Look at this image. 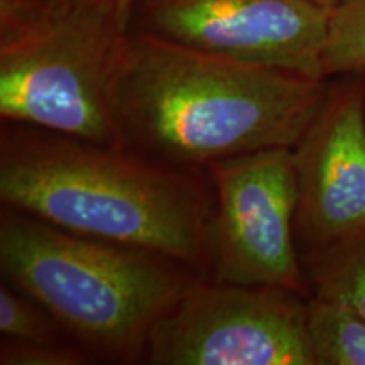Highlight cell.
<instances>
[{
    "mask_svg": "<svg viewBox=\"0 0 365 365\" xmlns=\"http://www.w3.org/2000/svg\"><path fill=\"white\" fill-rule=\"evenodd\" d=\"M309 2H313V4H317V6H322V7H325V9H335L336 6H340L341 2H345V0H309Z\"/></svg>",
    "mask_w": 365,
    "mask_h": 365,
    "instance_id": "obj_15",
    "label": "cell"
},
{
    "mask_svg": "<svg viewBox=\"0 0 365 365\" xmlns=\"http://www.w3.org/2000/svg\"><path fill=\"white\" fill-rule=\"evenodd\" d=\"M330 14L309 0H130L127 33L327 80Z\"/></svg>",
    "mask_w": 365,
    "mask_h": 365,
    "instance_id": "obj_7",
    "label": "cell"
},
{
    "mask_svg": "<svg viewBox=\"0 0 365 365\" xmlns=\"http://www.w3.org/2000/svg\"><path fill=\"white\" fill-rule=\"evenodd\" d=\"M301 257L365 237V86L328 78L322 107L293 148Z\"/></svg>",
    "mask_w": 365,
    "mask_h": 365,
    "instance_id": "obj_8",
    "label": "cell"
},
{
    "mask_svg": "<svg viewBox=\"0 0 365 365\" xmlns=\"http://www.w3.org/2000/svg\"><path fill=\"white\" fill-rule=\"evenodd\" d=\"M0 269L91 357L144 360L156 323L198 279L190 267L4 207Z\"/></svg>",
    "mask_w": 365,
    "mask_h": 365,
    "instance_id": "obj_3",
    "label": "cell"
},
{
    "mask_svg": "<svg viewBox=\"0 0 365 365\" xmlns=\"http://www.w3.org/2000/svg\"><path fill=\"white\" fill-rule=\"evenodd\" d=\"M327 80L127 34L110 90L124 149L195 170L294 148L325 98Z\"/></svg>",
    "mask_w": 365,
    "mask_h": 365,
    "instance_id": "obj_1",
    "label": "cell"
},
{
    "mask_svg": "<svg viewBox=\"0 0 365 365\" xmlns=\"http://www.w3.org/2000/svg\"><path fill=\"white\" fill-rule=\"evenodd\" d=\"M4 207L210 272L213 193L188 170L38 127L4 124Z\"/></svg>",
    "mask_w": 365,
    "mask_h": 365,
    "instance_id": "obj_2",
    "label": "cell"
},
{
    "mask_svg": "<svg viewBox=\"0 0 365 365\" xmlns=\"http://www.w3.org/2000/svg\"><path fill=\"white\" fill-rule=\"evenodd\" d=\"M308 336L314 365H365V319L335 296H308Z\"/></svg>",
    "mask_w": 365,
    "mask_h": 365,
    "instance_id": "obj_9",
    "label": "cell"
},
{
    "mask_svg": "<svg viewBox=\"0 0 365 365\" xmlns=\"http://www.w3.org/2000/svg\"><path fill=\"white\" fill-rule=\"evenodd\" d=\"M301 259L312 293L335 296L365 319V237Z\"/></svg>",
    "mask_w": 365,
    "mask_h": 365,
    "instance_id": "obj_10",
    "label": "cell"
},
{
    "mask_svg": "<svg viewBox=\"0 0 365 365\" xmlns=\"http://www.w3.org/2000/svg\"><path fill=\"white\" fill-rule=\"evenodd\" d=\"M208 232L213 279L312 294L296 239L293 148H272L212 163Z\"/></svg>",
    "mask_w": 365,
    "mask_h": 365,
    "instance_id": "obj_6",
    "label": "cell"
},
{
    "mask_svg": "<svg viewBox=\"0 0 365 365\" xmlns=\"http://www.w3.org/2000/svg\"><path fill=\"white\" fill-rule=\"evenodd\" d=\"M91 355L78 344L54 340H7L0 344L2 365H83Z\"/></svg>",
    "mask_w": 365,
    "mask_h": 365,
    "instance_id": "obj_13",
    "label": "cell"
},
{
    "mask_svg": "<svg viewBox=\"0 0 365 365\" xmlns=\"http://www.w3.org/2000/svg\"><path fill=\"white\" fill-rule=\"evenodd\" d=\"M4 282L0 286V333L7 340H54L59 327L54 318L26 293Z\"/></svg>",
    "mask_w": 365,
    "mask_h": 365,
    "instance_id": "obj_12",
    "label": "cell"
},
{
    "mask_svg": "<svg viewBox=\"0 0 365 365\" xmlns=\"http://www.w3.org/2000/svg\"><path fill=\"white\" fill-rule=\"evenodd\" d=\"M323 75L325 78L365 75V0H345L331 9Z\"/></svg>",
    "mask_w": 365,
    "mask_h": 365,
    "instance_id": "obj_11",
    "label": "cell"
},
{
    "mask_svg": "<svg viewBox=\"0 0 365 365\" xmlns=\"http://www.w3.org/2000/svg\"><path fill=\"white\" fill-rule=\"evenodd\" d=\"M360 76H362V78H364V86H365V75H360Z\"/></svg>",
    "mask_w": 365,
    "mask_h": 365,
    "instance_id": "obj_16",
    "label": "cell"
},
{
    "mask_svg": "<svg viewBox=\"0 0 365 365\" xmlns=\"http://www.w3.org/2000/svg\"><path fill=\"white\" fill-rule=\"evenodd\" d=\"M153 365H314L308 298L272 286L195 279L154 325Z\"/></svg>",
    "mask_w": 365,
    "mask_h": 365,
    "instance_id": "obj_5",
    "label": "cell"
},
{
    "mask_svg": "<svg viewBox=\"0 0 365 365\" xmlns=\"http://www.w3.org/2000/svg\"><path fill=\"white\" fill-rule=\"evenodd\" d=\"M61 2L107 14V16L115 17V19L124 22L127 27V16H129L130 0H61Z\"/></svg>",
    "mask_w": 365,
    "mask_h": 365,
    "instance_id": "obj_14",
    "label": "cell"
},
{
    "mask_svg": "<svg viewBox=\"0 0 365 365\" xmlns=\"http://www.w3.org/2000/svg\"><path fill=\"white\" fill-rule=\"evenodd\" d=\"M115 17L61 0H0V117L122 148L110 90L127 41Z\"/></svg>",
    "mask_w": 365,
    "mask_h": 365,
    "instance_id": "obj_4",
    "label": "cell"
}]
</instances>
